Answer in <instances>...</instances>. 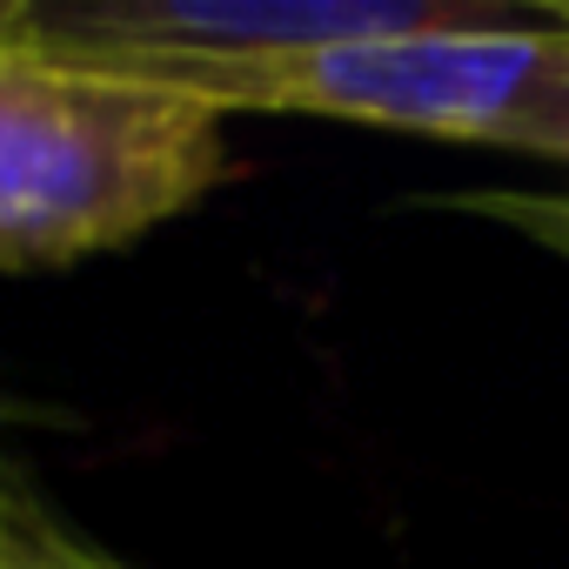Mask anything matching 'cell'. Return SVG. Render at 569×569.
<instances>
[{
  "label": "cell",
  "instance_id": "obj_6",
  "mask_svg": "<svg viewBox=\"0 0 569 569\" xmlns=\"http://www.w3.org/2000/svg\"><path fill=\"white\" fill-rule=\"evenodd\" d=\"M28 569H114V562H108V556H94V549H81L74 536H61V529H54V536L34 549V562H28Z\"/></svg>",
  "mask_w": 569,
  "mask_h": 569
},
{
  "label": "cell",
  "instance_id": "obj_7",
  "mask_svg": "<svg viewBox=\"0 0 569 569\" xmlns=\"http://www.w3.org/2000/svg\"><path fill=\"white\" fill-rule=\"evenodd\" d=\"M0 48H34V0H0Z\"/></svg>",
  "mask_w": 569,
  "mask_h": 569
},
{
  "label": "cell",
  "instance_id": "obj_2",
  "mask_svg": "<svg viewBox=\"0 0 569 569\" xmlns=\"http://www.w3.org/2000/svg\"><path fill=\"white\" fill-rule=\"evenodd\" d=\"M221 114H322L569 161V8L476 0L469 14L201 88Z\"/></svg>",
  "mask_w": 569,
  "mask_h": 569
},
{
  "label": "cell",
  "instance_id": "obj_3",
  "mask_svg": "<svg viewBox=\"0 0 569 569\" xmlns=\"http://www.w3.org/2000/svg\"><path fill=\"white\" fill-rule=\"evenodd\" d=\"M469 8L476 0H34V48L201 94L234 74L422 34Z\"/></svg>",
  "mask_w": 569,
  "mask_h": 569
},
{
  "label": "cell",
  "instance_id": "obj_4",
  "mask_svg": "<svg viewBox=\"0 0 569 569\" xmlns=\"http://www.w3.org/2000/svg\"><path fill=\"white\" fill-rule=\"evenodd\" d=\"M54 536L41 496H34V476L21 469V456L0 442V569H28L34 549Z\"/></svg>",
  "mask_w": 569,
  "mask_h": 569
},
{
  "label": "cell",
  "instance_id": "obj_1",
  "mask_svg": "<svg viewBox=\"0 0 569 569\" xmlns=\"http://www.w3.org/2000/svg\"><path fill=\"white\" fill-rule=\"evenodd\" d=\"M221 108L134 74L0 48V268L128 248L228 181Z\"/></svg>",
  "mask_w": 569,
  "mask_h": 569
},
{
  "label": "cell",
  "instance_id": "obj_5",
  "mask_svg": "<svg viewBox=\"0 0 569 569\" xmlns=\"http://www.w3.org/2000/svg\"><path fill=\"white\" fill-rule=\"evenodd\" d=\"M482 208H489L496 221H516V228H529L536 241H556V248L569 254V201H536V194H482Z\"/></svg>",
  "mask_w": 569,
  "mask_h": 569
}]
</instances>
